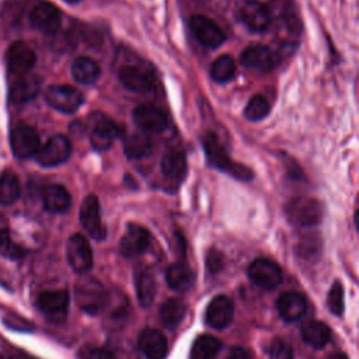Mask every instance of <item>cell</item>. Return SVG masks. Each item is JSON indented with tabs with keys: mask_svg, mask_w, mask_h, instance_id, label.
Wrapping results in <instances>:
<instances>
[{
	"mask_svg": "<svg viewBox=\"0 0 359 359\" xmlns=\"http://www.w3.org/2000/svg\"><path fill=\"white\" fill-rule=\"evenodd\" d=\"M46 102L56 111L63 114L76 112L84 101L80 90L67 84L50 86L45 93Z\"/></svg>",
	"mask_w": 359,
	"mask_h": 359,
	"instance_id": "cell-4",
	"label": "cell"
},
{
	"mask_svg": "<svg viewBox=\"0 0 359 359\" xmlns=\"http://www.w3.org/2000/svg\"><path fill=\"white\" fill-rule=\"evenodd\" d=\"M42 203L46 210L52 213H62L69 209L72 198L63 185L52 184L42 189Z\"/></svg>",
	"mask_w": 359,
	"mask_h": 359,
	"instance_id": "cell-25",
	"label": "cell"
},
{
	"mask_svg": "<svg viewBox=\"0 0 359 359\" xmlns=\"http://www.w3.org/2000/svg\"><path fill=\"white\" fill-rule=\"evenodd\" d=\"M65 1H67V3H70V4H74V3H79L80 0H65Z\"/></svg>",
	"mask_w": 359,
	"mask_h": 359,
	"instance_id": "cell-45",
	"label": "cell"
},
{
	"mask_svg": "<svg viewBox=\"0 0 359 359\" xmlns=\"http://www.w3.org/2000/svg\"><path fill=\"white\" fill-rule=\"evenodd\" d=\"M135 287L139 303L147 307L153 303L156 296V280L147 269H139L135 275Z\"/></svg>",
	"mask_w": 359,
	"mask_h": 359,
	"instance_id": "cell-29",
	"label": "cell"
},
{
	"mask_svg": "<svg viewBox=\"0 0 359 359\" xmlns=\"http://www.w3.org/2000/svg\"><path fill=\"white\" fill-rule=\"evenodd\" d=\"M165 280L170 289L175 292H187L194 283V273L188 265L182 262L172 264L167 268Z\"/></svg>",
	"mask_w": 359,
	"mask_h": 359,
	"instance_id": "cell-28",
	"label": "cell"
},
{
	"mask_svg": "<svg viewBox=\"0 0 359 359\" xmlns=\"http://www.w3.org/2000/svg\"><path fill=\"white\" fill-rule=\"evenodd\" d=\"M153 143L149 136L142 133H133L126 137L123 143V150L130 158H140L150 153Z\"/></svg>",
	"mask_w": 359,
	"mask_h": 359,
	"instance_id": "cell-33",
	"label": "cell"
},
{
	"mask_svg": "<svg viewBox=\"0 0 359 359\" xmlns=\"http://www.w3.org/2000/svg\"><path fill=\"white\" fill-rule=\"evenodd\" d=\"M118 125L108 116H93L90 128V142L91 146L98 150H107L112 146L114 140L118 137Z\"/></svg>",
	"mask_w": 359,
	"mask_h": 359,
	"instance_id": "cell-11",
	"label": "cell"
},
{
	"mask_svg": "<svg viewBox=\"0 0 359 359\" xmlns=\"http://www.w3.org/2000/svg\"><path fill=\"white\" fill-rule=\"evenodd\" d=\"M72 153L70 140L63 135L52 136L36 153V161L43 167H55L65 163Z\"/></svg>",
	"mask_w": 359,
	"mask_h": 359,
	"instance_id": "cell-9",
	"label": "cell"
},
{
	"mask_svg": "<svg viewBox=\"0 0 359 359\" xmlns=\"http://www.w3.org/2000/svg\"><path fill=\"white\" fill-rule=\"evenodd\" d=\"M80 223L81 227L95 240H102L107 236V229L101 222L100 202L95 195L84 198L80 206Z\"/></svg>",
	"mask_w": 359,
	"mask_h": 359,
	"instance_id": "cell-10",
	"label": "cell"
},
{
	"mask_svg": "<svg viewBox=\"0 0 359 359\" xmlns=\"http://www.w3.org/2000/svg\"><path fill=\"white\" fill-rule=\"evenodd\" d=\"M243 66L257 70V72H269L276 65L275 53L265 45H252L243 50L240 56Z\"/></svg>",
	"mask_w": 359,
	"mask_h": 359,
	"instance_id": "cell-18",
	"label": "cell"
},
{
	"mask_svg": "<svg viewBox=\"0 0 359 359\" xmlns=\"http://www.w3.org/2000/svg\"><path fill=\"white\" fill-rule=\"evenodd\" d=\"M39 91V79L32 74L18 76L10 86V100L15 104H24L31 101Z\"/></svg>",
	"mask_w": 359,
	"mask_h": 359,
	"instance_id": "cell-23",
	"label": "cell"
},
{
	"mask_svg": "<svg viewBox=\"0 0 359 359\" xmlns=\"http://www.w3.org/2000/svg\"><path fill=\"white\" fill-rule=\"evenodd\" d=\"M7 67L11 74H27L35 65L36 56L31 46L25 42H15L7 50Z\"/></svg>",
	"mask_w": 359,
	"mask_h": 359,
	"instance_id": "cell-14",
	"label": "cell"
},
{
	"mask_svg": "<svg viewBox=\"0 0 359 359\" xmlns=\"http://www.w3.org/2000/svg\"><path fill=\"white\" fill-rule=\"evenodd\" d=\"M161 171L165 181L171 185L182 182L187 174V158L178 150H170L161 160Z\"/></svg>",
	"mask_w": 359,
	"mask_h": 359,
	"instance_id": "cell-22",
	"label": "cell"
},
{
	"mask_svg": "<svg viewBox=\"0 0 359 359\" xmlns=\"http://www.w3.org/2000/svg\"><path fill=\"white\" fill-rule=\"evenodd\" d=\"M268 359H293L292 345L282 338H275L269 345Z\"/></svg>",
	"mask_w": 359,
	"mask_h": 359,
	"instance_id": "cell-38",
	"label": "cell"
},
{
	"mask_svg": "<svg viewBox=\"0 0 359 359\" xmlns=\"http://www.w3.org/2000/svg\"><path fill=\"white\" fill-rule=\"evenodd\" d=\"M240 17L254 32L265 31L271 24V11L259 0H247L240 8Z\"/></svg>",
	"mask_w": 359,
	"mask_h": 359,
	"instance_id": "cell-16",
	"label": "cell"
},
{
	"mask_svg": "<svg viewBox=\"0 0 359 359\" xmlns=\"http://www.w3.org/2000/svg\"><path fill=\"white\" fill-rule=\"evenodd\" d=\"M222 264H223L222 254L217 252V251H215V250H212V251L208 254V257H206V265H208L209 271H210V272H217V271H220Z\"/></svg>",
	"mask_w": 359,
	"mask_h": 359,
	"instance_id": "cell-40",
	"label": "cell"
},
{
	"mask_svg": "<svg viewBox=\"0 0 359 359\" xmlns=\"http://www.w3.org/2000/svg\"><path fill=\"white\" fill-rule=\"evenodd\" d=\"M222 349V342L213 335H201L192 345V359H213Z\"/></svg>",
	"mask_w": 359,
	"mask_h": 359,
	"instance_id": "cell-31",
	"label": "cell"
},
{
	"mask_svg": "<svg viewBox=\"0 0 359 359\" xmlns=\"http://www.w3.org/2000/svg\"><path fill=\"white\" fill-rule=\"evenodd\" d=\"M133 121L143 132L157 133L165 129L167 118L163 111L150 104L137 105L133 111Z\"/></svg>",
	"mask_w": 359,
	"mask_h": 359,
	"instance_id": "cell-17",
	"label": "cell"
},
{
	"mask_svg": "<svg viewBox=\"0 0 359 359\" xmlns=\"http://www.w3.org/2000/svg\"><path fill=\"white\" fill-rule=\"evenodd\" d=\"M74 300L83 311L95 316L107 303V290L97 278L84 276L76 283Z\"/></svg>",
	"mask_w": 359,
	"mask_h": 359,
	"instance_id": "cell-2",
	"label": "cell"
},
{
	"mask_svg": "<svg viewBox=\"0 0 359 359\" xmlns=\"http://www.w3.org/2000/svg\"><path fill=\"white\" fill-rule=\"evenodd\" d=\"M20 196V184L14 174L4 172L0 175V205L7 206Z\"/></svg>",
	"mask_w": 359,
	"mask_h": 359,
	"instance_id": "cell-34",
	"label": "cell"
},
{
	"mask_svg": "<svg viewBox=\"0 0 359 359\" xmlns=\"http://www.w3.org/2000/svg\"><path fill=\"white\" fill-rule=\"evenodd\" d=\"M300 335L307 345L316 349L324 348L331 341L330 327L325 323L318 320H310L304 323L300 330Z\"/></svg>",
	"mask_w": 359,
	"mask_h": 359,
	"instance_id": "cell-26",
	"label": "cell"
},
{
	"mask_svg": "<svg viewBox=\"0 0 359 359\" xmlns=\"http://www.w3.org/2000/svg\"><path fill=\"white\" fill-rule=\"evenodd\" d=\"M139 349L149 359H163L168 351L167 338L156 328H146L139 335Z\"/></svg>",
	"mask_w": 359,
	"mask_h": 359,
	"instance_id": "cell-21",
	"label": "cell"
},
{
	"mask_svg": "<svg viewBox=\"0 0 359 359\" xmlns=\"http://www.w3.org/2000/svg\"><path fill=\"white\" fill-rule=\"evenodd\" d=\"M79 359H115V356L107 348L87 345L79 351Z\"/></svg>",
	"mask_w": 359,
	"mask_h": 359,
	"instance_id": "cell-39",
	"label": "cell"
},
{
	"mask_svg": "<svg viewBox=\"0 0 359 359\" xmlns=\"http://www.w3.org/2000/svg\"><path fill=\"white\" fill-rule=\"evenodd\" d=\"M6 323H7V325L8 327H11V328H15V330H24V331H27V330H29L31 328V324L28 323V321H25L24 318H21V317H11V318H7V320H4Z\"/></svg>",
	"mask_w": 359,
	"mask_h": 359,
	"instance_id": "cell-42",
	"label": "cell"
},
{
	"mask_svg": "<svg viewBox=\"0 0 359 359\" xmlns=\"http://www.w3.org/2000/svg\"><path fill=\"white\" fill-rule=\"evenodd\" d=\"M355 224H356V229L359 230V209L355 213Z\"/></svg>",
	"mask_w": 359,
	"mask_h": 359,
	"instance_id": "cell-44",
	"label": "cell"
},
{
	"mask_svg": "<svg viewBox=\"0 0 359 359\" xmlns=\"http://www.w3.org/2000/svg\"><path fill=\"white\" fill-rule=\"evenodd\" d=\"M202 144H203V150L209 164L213 165L215 168L231 175L238 181H251L254 178L252 171L247 165L234 161L227 154V151L224 150V147L222 146L216 135L213 133L205 135L202 139Z\"/></svg>",
	"mask_w": 359,
	"mask_h": 359,
	"instance_id": "cell-1",
	"label": "cell"
},
{
	"mask_svg": "<svg viewBox=\"0 0 359 359\" xmlns=\"http://www.w3.org/2000/svg\"><path fill=\"white\" fill-rule=\"evenodd\" d=\"M187 306L180 299H167L160 307V320L168 328H175L184 318Z\"/></svg>",
	"mask_w": 359,
	"mask_h": 359,
	"instance_id": "cell-30",
	"label": "cell"
},
{
	"mask_svg": "<svg viewBox=\"0 0 359 359\" xmlns=\"http://www.w3.org/2000/svg\"><path fill=\"white\" fill-rule=\"evenodd\" d=\"M226 359H252V356H251V353L245 348H243V346H233L229 351Z\"/></svg>",
	"mask_w": 359,
	"mask_h": 359,
	"instance_id": "cell-41",
	"label": "cell"
},
{
	"mask_svg": "<svg viewBox=\"0 0 359 359\" xmlns=\"http://www.w3.org/2000/svg\"><path fill=\"white\" fill-rule=\"evenodd\" d=\"M29 21L36 29L45 34H53L60 27L62 15L57 7L48 1H41L32 7L29 13Z\"/></svg>",
	"mask_w": 359,
	"mask_h": 359,
	"instance_id": "cell-13",
	"label": "cell"
},
{
	"mask_svg": "<svg viewBox=\"0 0 359 359\" xmlns=\"http://www.w3.org/2000/svg\"><path fill=\"white\" fill-rule=\"evenodd\" d=\"M269 109H271V107H269V102L266 101V98L259 94H255L247 102V105L244 108V116L248 121L257 122V121L264 119L269 114Z\"/></svg>",
	"mask_w": 359,
	"mask_h": 359,
	"instance_id": "cell-35",
	"label": "cell"
},
{
	"mask_svg": "<svg viewBox=\"0 0 359 359\" xmlns=\"http://www.w3.org/2000/svg\"><path fill=\"white\" fill-rule=\"evenodd\" d=\"M10 144L15 157L29 158L36 156L41 149L36 130L27 123H17L10 133Z\"/></svg>",
	"mask_w": 359,
	"mask_h": 359,
	"instance_id": "cell-5",
	"label": "cell"
},
{
	"mask_svg": "<svg viewBox=\"0 0 359 359\" xmlns=\"http://www.w3.org/2000/svg\"><path fill=\"white\" fill-rule=\"evenodd\" d=\"M150 243V233L139 226V224H129L126 233L121 240V252L126 258H133L140 255Z\"/></svg>",
	"mask_w": 359,
	"mask_h": 359,
	"instance_id": "cell-19",
	"label": "cell"
},
{
	"mask_svg": "<svg viewBox=\"0 0 359 359\" xmlns=\"http://www.w3.org/2000/svg\"><path fill=\"white\" fill-rule=\"evenodd\" d=\"M276 309L286 323H293L306 314L307 302L299 292H285L278 297Z\"/></svg>",
	"mask_w": 359,
	"mask_h": 359,
	"instance_id": "cell-20",
	"label": "cell"
},
{
	"mask_svg": "<svg viewBox=\"0 0 359 359\" xmlns=\"http://www.w3.org/2000/svg\"><path fill=\"white\" fill-rule=\"evenodd\" d=\"M66 258L70 268L77 273H86L93 268V250L83 234H73L66 245Z\"/></svg>",
	"mask_w": 359,
	"mask_h": 359,
	"instance_id": "cell-6",
	"label": "cell"
},
{
	"mask_svg": "<svg viewBox=\"0 0 359 359\" xmlns=\"http://www.w3.org/2000/svg\"><path fill=\"white\" fill-rule=\"evenodd\" d=\"M327 304L330 311L334 316H342L345 304H344V286L339 280H335L328 292Z\"/></svg>",
	"mask_w": 359,
	"mask_h": 359,
	"instance_id": "cell-37",
	"label": "cell"
},
{
	"mask_svg": "<svg viewBox=\"0 0 359 359\" xmlns=\"http://www.w3.org/2000/svg\"><path fill=\"white\" fill-rule=\"evenodd\" d=\"M0 254L10 259H20L25 255L24 248L13 241L7 229H0Z\"/></svg>",
	"mask_w": 359,
	"mask_h": 359,
	"instance_id": "cell-36",
	"label": "cell"
},
{
	"mask_svg": "<svg viewBox=\"0 0 359 359\" xmlns=\"http://www.w3.org/2000/svg\"><path fill=\"white\" fill-rule=\"evenodd\" d=\"M100 74V65L91 57L80 56L72 65V76L80 84H93L98 80Z\"/></svg>",
	"mask_w": 359,
	"mask_h": 359,
	"instance_id": "cell-27",
	"label": "cell"
},
{
	"mask_svg": "<svg viewBox=\"0 0 359 359\" xmlns=\"http://www.w3.org/2000/svg\"><path fill=\"white\" fill-rule=\"evenodd\" d=\"M285 210L287 219L297 226H314L323 219V205L314 198L292 199Z\"/></svg>",
	"mask_w": 359,
	"mask_h": 359,
	"instance_id": "cell-3",
	"label": "cell"
},
{
	"mask_svg": "<svg viewBox=\"0 0 359 359\" xmlns=\"http://www.w3.org/2000/svg\"><path fill=\"white\" fill-rule=\"evenodd\" d=\"M119 81L125 88L133 93H146L153 87L151 77L135 66H123L118 73Z\"/></svg>",
	"mask_w": 359,
	"mask_h": 359,
	"instance_id": "cell-24",
	"label": "cell"
},
{
	"mask_svg": "<svg viewBox=\"0 0 359 359\" xmlns=\"http://www.w3.org/2000/svg\"><path fill=\"white\" fill-rule=\"evenodd\" d=\"M1 359H36V358H32L31 355H27V353L22 352V351H14L13 353L3 355Z\"/></svg>",
	"mask_w": 359,
	"mask_h": 359,
	"instance_id": "cell-43",
	"label": "cell"
},
{
	"mask_svg": "<svg viewBox=\"0 0 359 359\" xmlns=\"http://www.w3.org/2000/svg\"><path fill=\"white\" fill-rule=\"evenodd\" d=\"M236 74V62L229 55H220L210 66V76L216 83H227Z\"/></svg>",
	"mask_w": 359,
	"mask_h": 359,
	"instance_id": "cell-32",
	"label": "cell"
},
{
	"mask_svg": "<svg viewBox=\"0 0 359 359\" xmlns=\"http://www.w3.org/2000/svg\"><path fill=\"white\" fill-rule=\"evenodd\" d=\"M189 25L196 39L208 48H217L224 42V34L222 28L209 17L194 15L189 21Z\"/></svg>",
	"mask_w": 359,
	"mask_h": 359,
	"instance_id": "cell-12",
	"label": "cell"
},
{
	"mask_svg": "<svg viewBox=\"0 0 359 359\" xmlns=\"http://www.w3.org/2000/svg\"><path fill=\"white\" fill-rule=\"evenodd\" d=\"M70 296L67 290L57 289V290H46L38 296L36 304L39 310L53 323H60L66 318L67 309H69Z\"/></svg>",
	"mask_w": 359,
	"mask_h": 359,
	"instance_id": "cell-8",
	"label": "cell"
},
{
	"mask_svg": "<svg viewBox=\"0 0 359 359\" xmlns=\"http://www.w3.org/2000/svg\"><path fill=\"white\" fill-rule=\"evenodd\" d=\"M233 314H234V307L231 300L220 294L213 297L208 304L206 313H205V321L209 327L215 330H223L231 323Z\"/></svg>",
	"mask_w": 359,
	"mask_h": 359,
	"instance_id": "cell-15",
	"label": "cell"
},
{
	"mask_svg": "<svg viewBox=\"0 0 359 359\" xmlns=\"http://www.w3.org/2000/svg\"><path fill=\"white\" fill-rule=\"evenodd\" d=\"M248 278L254 285L261 289H273L282 282V269L280 266L269 258H257L254 259L248 269Z\"/></svg>",
	"mask_w": 359,
	"mask_h": 359,
	"instance_id": "cell-7",
	"label": "cell"
}]
</instances>
